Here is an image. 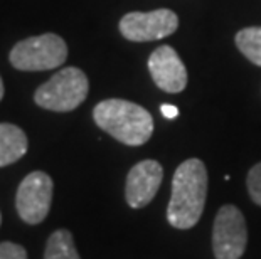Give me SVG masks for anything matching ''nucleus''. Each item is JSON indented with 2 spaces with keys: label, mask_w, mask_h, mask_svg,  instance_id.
<instances>
[{
  "label": "nucleus",
  "mask_w": 261,
  "mask_h": 259,
  "mask_svg": "<svg viewBox=\"0 0 261 259\" xmlns=\"http://www.w3.org/2000/svg\"><path fill=\"white\" fill-rule=\"evenodd\" d=\"M160 111H162V114L167 120H174L177 118V114H179V109H177V106H174V104H162Z\"/></svg>",
  "instance_id": "15"
},
{
  "label": "nucleus",
  "mask_w": 261,
  "mask_h": 259,
  "mask_svg": "<svg viewBox=\"0 0 261 259\" xmlns=\"http://www.w3.org/2000/svg\"><path fill=\"white\" fill-rule=\"evenodd\" d=\"M27 152L24 130L12 123H0V167L17 162Z\"/></svg>",
  "instance_id": "10"
},
{
  "label": "nucleus",
  "mask_w": 261,
  "mask_h": 259,
  "mask_svg": "<svg viewBox=\"0 0 261 259\" xmlns=\"http://www.w3.org/2000/svg\"><path fill=\"white\" fill-rule=\"evenodd\" d=\"M179 27V17L169 9L152 12H130L120 20V32L125 39L133 42L159 41L172 36Z\"/></svg>",
  "instance_id": "6"
},
{
  "label": "nucleus",
  "mask_w": 261,
  "mask_h": 259,
  "mask_svg": "<svg viewBox=\"0 0 261 259\" xmlns=\"http://www.w3.org/2000/svg\"><path fill=\"white\" fill-rule=\"evenodd\" d=\"M246 185H248L249 197L253 199V202L261 206V162L254 165L248 172Z\"/></svg>",
  "instance_id": "13"
},
{
  "label": "nucleus",
  "mask_w": 261,
  "mask_h": 259,
  "mask_svg": "<svg viewBox=\"0 0 261 259\" xmlns=\"http://www.w3.org/2000/svg\"><path fill=\"white\" fill-rule=\"evenodd\" d=\"M88 90L90 82L81 69L64 68L37 88L34 101L37 106L51 111H73L86 100Z\"/></svg>",
  "instance_id": "3"
},
{
  "label": "nucleus",
  "mask_w": 261,
  "mask_h": 259,
  "mask_svg": "<svg viewBox=\"0 0 261 259\" xmlns=\"http://www.w3.org/2000/svg\"><path fill=\"white\" fill-rule=\"evenodd\" d=\"M248 244V229L243 212L234 206H223L214 219L213 251L216 259H240Z\"/></svg>",
  "instance_id": "5"
},
{
  "label": "nucleus",
  "mask_w": 261,
  "mask_h": 259,
  "mask_svg": "<svg viewBox=\"0 0 261 259\" xmlns=\"http://www.w3.org/2000/svg\"><path fill=\"white\" fill-rule=\"evenodd\" d=\"M68 46L56 34L34 36L17 42L10 51V64L19 71H47L63 66Z\"/></svg>",
  "instance_id": "4"
},
{
  "label": "nucleus",
  "mask_w": 261,
  "mask_h": 259,
  "mask_svg": "<svg viewBox=\"0 0 261 259\" xmlns=\"http://www.w3.org/2000/svg\"><path fill=\"white\" fill-rule=\"evenodd\" d=\"M4 98V81H2V76H0V100Z\"/></svg>",
  "instance_id": "16"
},
{
  "label": "nucleus",
  "mask_w": 261,
  "mask_h": 259,
  "mask_svg": "<svg viewBox=\"0 0 261 259\" xmlns=\"http://www.w3.org/2000/svg\"><path fill=\"white\" fill-rule=\"evenodd\" d=\"M93 118L103 131L128 147H140L153 133V118L145 108L126 100H105L93 109Z\"/></svg>",
  "instance_id": "2"
},
{
  "label": "nucleus",
  "mask_w": 261,
  "mask_h": 259,
  "mask_svg": "<svg viewBox=\"0 0 261 259\" xmlns=\"http://www.w3.org/2000/svg\"><path fill=\"white\" fill-rule=\"evenodd\" d=\"M164 179L162 165L155 160H142L133 165L126 177L125 197L128 206L133 209H142L148 206L157 195Z\"/></svg>",
  "instance_id": "8"
},
{
  "label": "nucleus",
  "mask_w": 261,
  "mask_h": 259,
  "mask_svg": "<svg viewBox=\"0 0 261 259\" xmlns=\"http://www.w3.org/2000/svg\"><path fill=\"white\" fill-rule=\"evenodd\" d=\"M0 259H27V252L20 244L2 242L0 244Z\"/></svg>",
  "instance_id": "14"
},
{
  "label": "nucleus",
  "mask_w": 261,
  "mask_h": 259,
  "mask_svg": "<svg viewBox=\"0 0 261 259\" xmlns=\"http://www.w3.org/2000/svg\"><path fill=\"white\" fill-rule=\"evenodd\" d=\"M148 71L153 82L170 95L180 93L187 86V69L174 47L160 46L150 54Z\"/></svg>",
  "instance_id": "9"
},
{
  "label": "nucleus",
  "mask_w": 261,
  "mask_h": 259,
  "mask_svg": "<svg viewBox=\"0 0 261 259\" xmlns=\"http://www.w3.org/2000/svg\"><path fill=\"white\" fill-rule=\"evenodd\" d=\"M207 197V170L199 158H189L177 167L172 179L167 219L172 227L191 229L201 219Z\"/></svg>",
  "instance_id": "1"
},
{
  "label": "nucleus",
  "mask_w": 261,
  "mask_h": 259,
  "mask_svg": "<svg viewBox=\"0 0 261 259\" xmlns=\"http://www.w3.org/2000/svg\"><path fill=\"white\" fill-rule=\"evenodd\" d=\"M238 49L253 64L261 66V27H246L234 37Z\"/></svg>",
  "instance_id": "12"
},
{
  "label": "nucleus",
  "mask_w": 261,
  "mask_h": 259,
  "mask_svg": "<svg viewBox=\"0 0 261 259\" xmlns=\"http://www.w3.org/2000/svg\"><path fill=\"white\" fill-rule=\"evenodd\" d=\"M44 259H81L69 231L59 229L49 236Z\"/></svg>",
  "instance_id": "11"
},
{
  "label": "nucleus",
  "mask_w": 261,
  "mask_h": 259,
  "mask_svg": "<svg viewBox=\"0 0 261 259\" xmlns=\"http://www.w3.org/2000/svg\"><path fill=\"white\" fill-rule=\"evenodd\" d=\"M53 179L44 172H32L20 182L15 206L24 222L34 225L47 217L53 202Z\"/></svg>",
  "instance_id": "7"
}]
</instances>
